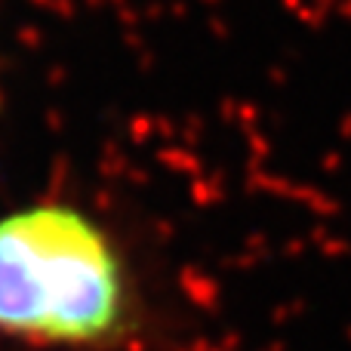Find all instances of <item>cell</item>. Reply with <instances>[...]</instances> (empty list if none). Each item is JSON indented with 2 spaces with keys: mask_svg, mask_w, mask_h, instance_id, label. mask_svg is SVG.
<instances>
[{
  "mask_svg": "<svg viewBox=\"0 0 351 351\" xmlns=\"http://www.w3.org/2000/svg\"><path fill=\"white\" fill-rule=\"evenodd\" d=\"M127 315L117 250L96 222L59 204L0 219V330L31 342L93 346Z\"/></svg>",
  "mask_w": 351,
  "mask_h": 351,
  "instance_id": "1",
  "label": "cell"
}]
</instances>
